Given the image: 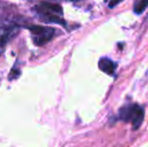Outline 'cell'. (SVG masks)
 <instances>
[{
	"label": "cell",
	"instance_id": "6da1fadb",
	"mask_svg": "<svg viewBox=\"0 0 148 147\" xmlns=\"http://www.w3.org/2000/svg\"><path fill=\"white\" fill-rule=\"evenodd\" d=\"M119 118L125 122H131L133 130H137L144 120V109L137 104L127 105L121 108Z\"/></svg>",
	"mask_w": 148,
	"mask_h": 147
},
{
	"label": "cell",
	"instance_id": "7a4b0ae2",
	"mask_svg": "<svg viewBox=\"0 0 148 147\" xmlns=\"http://www.w3.org/2000/svg\"><path fill=\"white\" fill-rule=\"evenodd\" d=\"M32 34V40L35 45H43L49 42L55 36V29L47 26L33 25L28 27Z\"/></svg>",
	"mask_w": 148,
	"mask_h": 147
},
{
	"label": "cell",
	"instance_id": "8992f818",
	"mask_svg": "<svg viewBox=\"0 0 148 147\" xmlns=\"http://www.w3.org/2000/svg\"><path fill=\"white\" fill-rule=\"evenodd\" d=\"M122 1H123V0H110L109 7H110V8H114L116 5H118V4H120Z\"/></svg>",
	"mask_w": 148,
	"mask_h": 147
},
{
	"label": "cell",
	"instance_id": "3957f363",
	"mask_svg": "<svg viewBox=\"0 0 148 147\" xmlns=\"http://www.w3.org/2000/svg\"><path fill=\"white\" fill-rule=\"evenodd\" d=\"M37 10L41 15H49V14H55V15H62V8L60 5L56 3H49V2H41L37 5Z\"/></svg>",
	"mask_w": 148,
	"mask_h": 147
},
{
	"label": "cell",
	"instance_id": "277c9868",
	"mask_svg": "<svg viewBox=\"0 0 148 147\" xmlns=\"http://www.w3.org/2000/svg\"><path fill=\"white\" fill-rule=\"evenodd\" d=\"M116 68H117V65H116L113 61H111L110 59L102 57L99 61V69L101 70L102 72H104L105 74L109 75V76H112V75L114 74Z\"/></svg>",
	"mask_w": 148,
	"mask_h": 147
},
{
	"label": "cell",
	"instance_id": "5b68a950",
	"mask_svg": "<svg viewBox=\"0 0 148 147\" xmlns=\"http://www.w3.org/2000/svg\"><path fill=\"white\" fill-rule=\"evenodd\" d=\"M148 7V0H138L135 2L133 6V10L136 14H141L145 11V9Z\"/></svg>",
	"mask_w": 148,
	"mask_h": 147
}]
</instances>
